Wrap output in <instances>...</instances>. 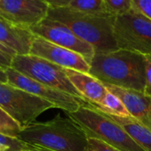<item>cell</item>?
<instances>
[{
    "label": "cell",
    "instance_id": "1",
    "mask_svg": "<svg viewBox=\"0 0 151 151\" xmlns=\"http://www.w3.org/2000/svg\"><path fill=\"white\" fill-rule=\"evenodd\" d=\"M105 85L144 92L146 66L144 55L118 49L96 53L88 72Z\"/></svg>",
    "mask_w": 151,
    "mask_h": 151
},
{
    "label": "cell",
    "instance_id": "2",
    "mask_svg": "<svg viewBox=\"0 0 151 151\" xmlns=\"http://www.w3.org/2000/svg\"><path fill=\"white\" fill-rule=\"evenodd\" d=\"M18 139L50 151H86L88 137L71 118L58 114L46 122H34L24 126Z\"/></svg>",
    "mask_w": 151,
    "mask_h": 151
},
{
    "label": "cell",
    "instance_id": "3",
    "mask_svg": "<svg viewBox=\"0 0 151 151\" xmlns=\"http://www.w3.org/2000/svg\"><path fill=\"white\" fill-rule=\"evenodd\" d=\"M48 18L68 27L77 36L89 44L96 53L118 50L113 34L115 16L110 13H88L68 6L50 7Z\"/></svg>",
    "mask_w": 151,
    "mask_h": 151
},
{
    "label": "cell",
    "instance_id": "4",
    "mask_svg": "<svg viewBox=\"0 0 151 151\" xmlns=\"http://www.w3.org/2000/svg\"><path fill=\"white\" fill-rule=\"evenodd\" d=\"M66 114L88 138L100 140L120 151H145L115 120L87 101H81L78 110Z\"/></svg>",
    "mask_w": 151,
    "mask_h": 151
},
{
    "label": "cell",
    "instance_id": "5",
    "mask_svg": "<svg viewBox=\"0 0 151 151\" xmlns=\"http://www.w3.org/2000/svg\"><path fill=\"white\" fill-rule=\"evenodd\" d=\"M11 68L38 83L83 100L65 74V69L30 53L13 56Z\"/></svg>",
    "mask_w": 151,
    "mask_h": 151
},
{
    "label": "cell",
    "instance_id": "6",
    "mask_svg": "<svg viewBox=\"0 0 151 151\" xmlns=\"http://www.w3.org/2000/svg\"><path fill=\"white\" fill-rule=\"evenodd\" d=\"M113 34L118 49L151 54V20L138 12L132 10L116 16Z\"/></svg>",
    "mask_w": 151,
    "mask_h": 151
},
{
    "label": "cell",
    "instance_id": "7",
    "mask_svg": "<svg viewBox=\"0 0 151 151\" xmlns=\"http://www.w3.org/2000/svg\"><path fill=\"white\" fill-rule=\"evenodd\" d=\"M0 108L24 127L55 106L9 83H0Z\"/></svg>",
    "mask_w": 151,
    "mask_h": 151
},
{
    "label": "cell",
    "instance_id": "8",
    "mask_svg": "<svg viewBox=\"0 0 151 151\" xmlns=\"http://www.w3.org/2000/svg\"><path fill=\"white\" fill-rule=\"evenodd\" d=\"M5 70L7 75V83L50 102L55 106V109H63L66 113H71L78 110L81 105L82 100L38 83L35 80L16 71L11 67L7 68Z\"/></svg>",
    "mask_w": 151,
    "mask_h": 151
},
{
    "label": "cell",
    "instance_id": "9",
    "mask_svg": "<svg viewBox=\"0 0 151 151\" xmlns=\"http://www.w3.org/2000/svg\"><path fill=\"white\" fill-rule=\"evenodd\" d=\"M30 30L35 36L81 54L89 65L96 53L95 49L89 44L77 36L68 27L48 17L32 27Z\"/></svg>",
    "mask_w": 151,
    "mask_h": 151
},
{
    "label": "cell",
    "instance_id": "10",
    "mask_svg": "<svg viewBox=\"0 0 151 151\" xmlns=\"http://www.w3.org/2000/svg\"><path fill=\"white\" fill-rule=\"evenodd\" d=\"M50 5L44 0H1L0 15L10 22L30 29L48 17Z\"/></svg>",
    "mask_w": 151,
    "mask_h": 151
},
{
    "label": "cell",
    "instance_id": "11",
    "mask_svg": "<svg viewBox=\"0 0 151 151\" xmlns=\"http://www.w3.org/2000/svg\"><path fill=\"white\" fill-rule=\"evenodd\" d=\"M29 53L45 59L65 69L86 73L89 72L90 65L81 54L55 44L41 36H34Z\"/></svg>",
    "mask_w": 151,
    "mask_h": 151
},
{
    "label": "cell",
    "instance_id": "12",
    "mask_svg": "<svg viewBox=\"0 0 151 151\" xmlns=\"http://www.w3.org/2000/svg\"><path fill=\"white\" fill-rule=\"evenodd\" d=\"M65 74L82 99L91 104H99L108 93L106 85L89 73L65 69Z\"/></svg>",
    "mask_w": 151,
    "mask_h": 151
},
{
    "label": "cell",
    "instance_id": "13",
    "mask_svg": "<svg viewBox=\"0 0 151 151\" xmlns=\"http://www.w3.org/2000/svg\"><path fill=\"white\" fill-rule=\"evenodd\" d=\"M34 36L30 29L17 26L0 15V44L16 54L29 53Z\"/></svg>",
    "mask_w": 151,
    "mask_h": 151
},
{
    "label": "cell",
    "instance_id": "14",
    "mask_svg": "<svg viewBox=\"0 0 151 151\" xmlns=\"http://www.w3.org/2000/svg\"><path fill=\"white\" fill-rule=\"evenodd\" d=\"M145 151H151V131L134 117H119L109 115Z\"/></svg>",
    "mask_w": 151,
    "mask_h": 151
},
{
    "label": "cell",
    "instance_id": "15",
    "mask_svg": "<svg viewBox=\"0 0 151 151\" xmlns=\"http://www.w3.org/2000/svg\"><path fill=\"white\" fill-rule=\"evenodd\" d=\"M92 105L107 115L119 117H132L129 111L127 110L126 105L123 103V101L116 94L112 93L109 90L105 97L104 98V100L99 104L97 105L92 104Z\"/></svg>",
    "mask_w": 151,
    "mask_h": 151
},
{
    "label": "cell",
    "instance_id": "16",
    "mask_svg": "<svg viewBox=\"0 0 151 151\" xmlns=\"http://www.w3.org/2000/svg\"><path fill=\"white\" fill-rule=\"evenodd\" d=\"M68 7L79 12L88 13H109L104 0H73Z\"/></svg>",
    "mask_w": 151,
    "mask_h": 151
},
{
    "label": "cell",
    "instance_id": "17",
    "mask_svg": "<svg viewBox=\"0 0 151 151\" xmlns=\"http://www.w3.org/2000/svg\"><path fill=\"white\" fill-rule=\"evenodd\" d=\"M23 127L0 108V133L11 137L18 138Z\"/></svg>",
    "mask_w": 151,
    "mask_h": 151
},
{
    "label": "cell",
    "instance_id": "18",
    "mask_svg": "<svg viewBox=\"0 0 151 151\" xmlns=\"http://www.w3.org/2000/svg\"><path fill=\"white\" fill-rule=\"evenodd\" d=\"M104 2L108 12L115 17L133 10L131 0H104Z\"/></svg>",
    "mask_w": 151,
    "mask_h": 151
},
{
    "label": "cell",
    "instance_id": "19",
    "mask_svg": "<svg viewBox=\"0 0 151 151\" xmlns=\"http://www.w3.org/2000/svg\"><path fill=\"white\" fill-rule=\"evenodd\" d=\"M0 146L6 148L9 151H24L33 149L34 147L22 142L21 140L11 137L0 133Z\"/></svg>",
    "mask_w": 151,
    "mask_h": 151
},
{
    "label": "cell",
    "instance_id": "20",
    "mask_svg": "<svg viewBox=\"0 0 151 151\" xmlns=\"http://www.w3.org/2000/svg\"><path fill=\"white\" fill-rule=\"evenodd\" d=\"M133 10L151 20V0H131Z\"/></svg>",
    "mask_w": 151,
    "mask_h": 151
},
{
    "label": "cell",
    "instance_id": "21",
    "mask_svg": "<svg viewBox=\"0 0 151 151\" xmlns=\"http://www.w3.org/2000/svg\"><path fill=\"white\" fill-rule=\"evenodd\" d=\"M86 151H120L112 146L95 138H88V144Z\"/></svg>",
    "mask_w": 151,
    "mask_h": 151
},
{
    "label": "cell",
    "instance_id": "22",
    "mask_svg": "<svg viewBox=\"0 0 151 151\" xmlns=\"http://www.w3.org/2000/svg\"><path fill=\"white\" fill-rule=\"evenodd\" d=\"M145 66H146V84L144 93L151 99V54L145 55Z\"/></svg>",
    "mask_w": 151,
    "mask_h": 151
},
{
    "label": "cell",
    "instance_id": "23",
    "mask_svg": "<svg viewBox=\"0 0 151 151\" xmlns=\"http://www.w3.org/2000/svg\"><path fill=\"white\" fill-rule=\"evenodd\" d=\"M12 58L13 56L0 51V68L6 69L7 68L11 67Z\"/></svg>",
    "mask_w": 151,
    "mask_h": 151
},
{
    "label": "cell",
    "instance_id": "24",
    "mask_svg": "<svg viewBox=\"0 0 151 151\" xmlns=\"http://www.w3.org/2000/svg\"><path fill=\"white\" fill-rule=\"evenodd\" d=\"M51 8L57 7H66L70 4L73 0H44Z\"/></svg>",
    "mask_w": 151,
    "mask_h": 151
},
{
    "label": "cell",
    "instance_id": "25",
    "mask_svg": "<svg viewBox=\"0 0 151 151\" xmlns=\"http://www.w3.org/2000/svg\"><path fill=\"white\" fill-rule=\"evenodd\" d=\"M0 83H7L6 70L3 68H0Z\"/></svg>",
    "mask_w": 151,
    "mask_h": 151
},
{
    "label": "cell",
    "instance_id": "26",
    "mask_svg": "<svg viewBox=\"0 0 151 151\" xmlns=\"http://www.w3.org/2000/svg\"><path fill=\"white\" fill-rule=\"evenodd\" d=\"M24 151H50V150H43V149H39V148H35V147H34V148H33V149H31V150H24Z\"/></svg>",
    "mask_w": 151,
    "mask_h": 151
},
{
    "label": "cell",
    "instance_id": "27",
    "mask_svg": "<svg viewBox=\"0 0 151 151\" xmlns=\"http://www.w3.org/2000/svg\"><path fill=\"white\" fill-rule=\"evenodd\" d=\"M0 151H9L6 148H4V147H2V146H0Z\"/></svg>",
    "mask_w": 151,
    "mask_h": 151
},
{
    "label": "cell",
    "instance_id": "28",
    "mask_svg": "<svg viewBox=\"0 0 151 151\" xmlns=\"http://www.w3.org/2000/svg\"><path fill=\"white\" fill-rule=\"evenodd\" d=\"M0 1H1V0H0Z\"/></svg>",
    "mask_w": 151,
    "mask_h": 151
}]
</instances>
